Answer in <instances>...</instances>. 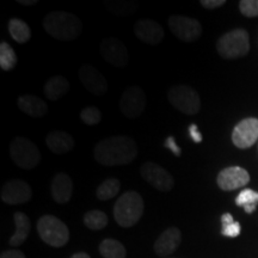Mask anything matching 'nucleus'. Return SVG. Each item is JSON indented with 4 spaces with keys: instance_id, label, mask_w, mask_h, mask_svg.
<instances>
[{
    "instance_id": "1",
    "label": "nucleus",
    "mask_w": 258,
    "mask_h": 258,
    "mask_svg": "<svg viewBox=\"0 0 258 258\" xmlns=\"http://www.w3.org/2000/svg\"><path fill=\"white\" fill-rule=\"evenodd\" d=\"M138 153L137 141L125 135L103 139L93 150L95 159L103 166L128 165L137 159Z\"/></svg>"
},
{
    "instance_id": "2",
    "label": "nucleus",
    "mask_w": 258,
    "mask_h": 258,
    "mask_svg": "<svg viewBox=\"0 0 258 258\" xmlns=\"http://www.w3.org/2000/svg\"><path fill=\"white\" fill-rule=\"evenodd\" d=\"M43 28L50 36L60 41H73L80 36L83 24L78 16L70 12L55 11L46 16Z\"/></svg>"
},
{
    "instance_id": "3",
    "label": "nucleus",
    "mask_w": 258,
    "mask_h": 258,
    "mask_svg": "<svg viewBox=\"0 0 258 258\" xmlns=\"http://www.w3.org/2000/svg\"><path fill=\"white\" fill-rule=\"evenodd\" d=\"M145 203L137 191H125L118 198L114 206V218L121 227H133L144 214Z\"/></svg>"
},
{
    "instance_id": "4",
    "label": "nucleus",
    "mask_w": 258,
    "mask_h": 258,
    "mask_svg": "<svg viewBox=\"0 0 258 258\" xmlns=\"http://www.w3.org/2000/svg\"><path fill=\"white\" fill-rule=\"evenodd\" d=\"M219 55L224 59H238L243 57L250 50L249 34L244 29H234L219 38L217 42Z\"/></svg>"
},
{
    "instance_id": "5",
    "label": "nucleus",
    "mask_w": 258,
    "mask_h": 258,
    "mask_svg": "<svg viewBox=\"0 0 258 258\" xmlns=\"http://www.w3.org/2000/svg\"><path fill=\"white\" fill-rule=\"evenodd\" d=\"M38 235L53 247H62L70 240V230L63 221L54 215H43L37 221Z\"/></svg>"
},
{
    "instance_id": "6",
    "label": "nucleus",
    "mask_w": 258,
    "mask_h": 258,
    "mask_svg": "<svg viewBox=\"0 0 258 258\" xmlns=\"http://www.w3.org/2000/svg\"><path fill=\"white\" fill-rule=\"evenodd\" d=\"M10 156L15 165L24 170L34 169L41 161V152L36 145L22 137L12 139L10 144Z\"/></svg>"
},
{
    "instance_id": "7",
    "label": "nucleus",
    "mask_w": 258,
    "mask_h": 258,
    "mask_svg": "<svg viewBox=\"0 0 258 258\" xmlns=\"http://www.w3.org/2000/svg\"><path fill=\"white\" fill-rule=\"evenodd\" d=\"M170 104L182 114L194 116L201 109V99L196 90L188 85H175L167 92Z\"/></svg>"
},
{
    "instance_id": "8",
    "label": "nucleus",
    "mask_w": 258,
    "mask_h": 258,
    "mask_svg": "<svg viewBox=\"0 0 258 258\" xmlns=\"http://www.w3.org/2000/svg\"><path fill=\"white\" fill-rule=\"evenodd\" d=\"M170 30L178 40L191 43L198 41L202 35V25L196 19L186 16L173 15L167 21Z\"/></svg>"
},
{
    "instance_id": "9",
    "label": "nucleus",
    "mask_w": 258,
    "mask_h": 258,
    "mask_svg": "<svg viewBox=\"0 0 258 258\" xmlns=\"http://www.w3.org/2000/svg\"><path fill=\"white\" fill-rule=\"evenodd\" d=\"M141 177L154 189L159 191H170L175 186V178L169 171L153 161H146L140 166Z\"/></svg>"
},
{
    "instance_id": "10",
    "label": "nucleus",
    "mask_w": 258,
    "mask_h": 258,
    "mask_svg": "<svg viewBox=\"0 0 258 258\" xmlns=\"http://www.w3.org/2000/svg\"><path fill=\"white\" fill-rule=\"evenodd\" d=\"M146 95L139 86H129L122 93L120 99V110L129 120H135L146 109Z\"/></svg>"
},
{
    "instance_id": "11",
    "label": "nucleus",
    "mask_w": 258,
    "mask_h": 258,
    "mask_svg": "<svg viewBox=\"0 0 258 258\" xmlns=\"http://www.w3.org/2000/svg\"><path fill=\"white\" fill-rule=\"evenodd\" d=\"M101 55L106 62L117 69H123L129 62V51L122 41L116 37H106L99 46Z\"/></svg>"
},
{
    "instance_id": "12",
    "label": "nucleus",
    "mask_w": 258,
    "mask_h": 258,
    "mask_svg": "<svg viewBox=\"0 0 258 258\" xmlns=\"http://www.w3.org/2000/svg\"><path fill=\"white\" fill-rule=\"evenodd\" d=\"M78 77L84 88L93 96H102L108 91L109 84L104 74L92 64H83L78 71Z\"/></svg>"
},
{
    "instance_id": "13",
    "label": "nucleus",
    "mask_w": 258,
    "mask_h": 258,
    "mask_svg": "<svg viewBox=\"0 0 258 258\" xmlns=\"http://www.w3.org/2000/svg\"><path fill=\"white\" fill-rule=\"evenodd\" d=\"M0 198L6 205H22V203L30 201L32 198V189L24 180L10 179L3 185Z\"/></svg>"
},
{
    "instance_id": "14",
    "label": "nucleus",
    "mask_w": 258,
    "mask_h": 258,
    "mask_svg": "<svg viewBox=\"0 0 258 258\" xmlns=\"http://www.w3.org/2000/svg\"><path fill=\"white\" fill-rule=\"evenodd\" d=\"M258 140V118L249 117L241 120L232 133V143L241 150L253 146Z\"/></svg>"
},
{
    "instance_id": "15",
    "label": "nucleus",
    "mask_w": 258,
    "mask_h": 258,
    "mask_svg": "<svg viewBox=\"0 0 258 258\" xmlns=\"http://www.w3.org/2000/svg\"><path fill=\"white\" fill-rule=\"evenodd\" d=\"M217 182L221 190L231 191L246 185L250 182V175L243 167L230 166L219 172Z\"/></svg>"
},
{
    "instance_id": "16",
    "label": "nucleus",
    "mask_w": 258,
    "mask_h": 258,
    "mask_svg": "<svg viewBox=\"0 0 258 258\" xmlns=\"http://www.w3.org/2000/svg\"><path fill=\"white\" fill-rule=\"evenodd\" d=\"M134 34L144 43L156 46L164 40L165 31L158 22L153 19H139L134 24Z\"/></svg>"
},
{
    "instance_id": "17",
    "label": "nucleus",
    "mask_w": 258,
    "mask_h": 258,
    "mask_svg": "<svg viewBox=\"0 0 258 258\" xmlns=\"http://www.w3.org/2000/svg\"><path fill=\"white\" fill-rule=\"evenodd\" d=\"M182 233L177 227H169L159 235L154 243V252L159 256H170L178 249Z\"/></svg>"
},
{
    "instance_id": "18",
    "label": "nucleus",
    "mask_w": 258,
    "mask_h": 258,
    "mask_svg": "<svg viewBox=\"0 0 258 258\" xmlns=\"http://www.w3.org/2000/svg\"><path fill=\"white\" fill-rule=\"evenodd\" d=\"M73 180L67 173H57L51 180L50 192L53 200L59 205L67 203L73 195Z\"/></svg>"
},
{
    "instance_id": "19",
    "label": "nucleus",
    "mask_w": 258,
    "mask_h": 258,
    "mask_svg": "<svg viewBox=\"0 0 258 258\" xmlns=\"http://www.w3.org/2000/svg\"><path fill=\"white\" fill-rule=\"evenodd\" d=\"M18 108L21 109L24 114L34 118H41L47 115L48 104L40 97L34 95H23L18 98L17 101Z\"/></svg>"
},
{
    "instance_id": "20",
    "label": "nucleus",
    "mask_w": 258,
    "mask_h": 258,
    "mask_svg": "<svg viewBox=\"0 0 258 258\" xmlns=\"http://www.w3.org/2000/svg\"><path fill=\"white\" fill-rule=\"evenodd\" d=\"M46 144L53 153L64 154L73 150L74 139L67 132L53 131L47 135Z\"/></svg>"
},
{
    "instance_id": "21",
    "label": "nucleus",
    "mask_w": 258,
    "mask_h": 258,
    "mask_svg": "<svg viewBox=\"0 0 258 258\" xmlns=\"http://www.w3.org/2000/svg\"><path fill=\"white\" fill-rule=\"evenodd\" d=\"M14 220L16 225V231L10 238L9 245L11 246H19L27 240L28 235L31 231V221L27 214L22 212H16L14 214Z\"/></svg>"
},
{
    "instance_id": "22",
    "label": "nucleus",
    "mask_w": 258,
    "mask_h": 258,
    "mask_svg": "<svg viewBox=\"0 0 258 258\" xmlns=\"http://www.w3.org/2000/svg\"><path fill=\"white\" fill-rule=\"evenodd\" d=\"M70 82L62 76H54L47 80L46 85H44L43 92L44 96L49 101H59L60 98L66 95L70 91Z\"/></svg>"
},
{
    "instance_id": "23",
    "label": "nucleus",
    "mask_w": 258,
    "mask_h": 258,
    "mask_svg": "<svg viewBox=\"0 0 258 258\" xmlns=\"http://www.w3.org/2000/svg\"><path fill=\"white\" fill-rule=\"evenodd\" d=\"M9 32L11 37L17 43H27L31 37V30L24 21L18 18H12L9 22Z\"/></svg>"
},
{
    "instance_id": "24",
    "label": "nucleus",
    "mask_w": 258,
    "mask_h": 258,
    "mask_svg": "<svg viewBox=\"0 0 258 258\" xmlns=\"http://www.w3.org/2000/svg\"><path fill=\"white\" fill-rule=\"evenodd\" d=\"M99 252L104 258H125L127 256L123 244L111 238H106L99 244Z\"/></svg>"
},
{
    "instance_id": "25",
    "label": "nucleus",
    "mask_w": 258,
    "mask_h": 258,
    "mask_svg": "<svg viewBox=\"0 0 258 258\" xmlns=\"http://www.w3.org/2000/svg\"><path fill=\"white\" fill-rule=\"evenodd\" d=\"M120 180L115 178V177H109V178L103 180L98 188H97V199L101 200V201H108V200H111L115 196H117V194L120 192Z\"/></svg>"
},
{
    "instance_id": "26",
    "label": "nucleus",
    "mask_w": 258,
    "mask_h": 258,
    "mask_svg": "<svg viewBox=\"0 0 258 258\" xmlns=\"http://www.w3.org/2000/svg\"><path fill=\"white\" fill-rule=\"evenodd\" d=\"M108 215L104 212L92 209L84 215V225L92 231H101L108 225Z\"/></svg>"
},
{
    "instance_id": "27",
    "label": "nucleus",
    "mask_w": 258,
    "mask_h": 258,
    "mask_svg": "<svg viewBox=\"0 0 258 258\" xmlns=\"http://www.w3.org/2000/svg\"><path fill=\"white\" fill-rule=\"evenodd\" d=\"M235 203L239 207H243L247 214L256 211L258 205V192L252 189H244L235 199Z\"/></svg>"
},
{
    "instance_id": "28",
    "label": "nucleus",
    "mask_w": 258,
    "mask_h": 258,
    "mask_svg": "<svg viewBox=\"0 0 258 258\" xmlns=\"http://www.w3.org/2000/svg\"><path fill=\"white\" fill-rule=\"evenodd\" d=\"M17 64V55H16L14 48L8 42L0 43V67L3 71L14 70Z\"/></svg>"
},
{
    "instance_id": "29",
    "label": "nucleus",
    "mask_w": 258,
    "mask_h": 258,
    "mask_svg": "<svg viewBox=\"0 0 258 258\" xmlns=\"http://www.w3.org/2000/svg\"><path fill=\"white\" fill-rule=\"evenodd\" d=\"M221 222H222V230L221 234L225 235V237L230 238H235L240 234L241 227L240 224L238 221L233 220V217L230 214V213H225L221 217Z\"/></svg>"
},
{
    "instance_id": "30",
    "label": "nucleus",
    "mask_w": 258,
    "mask_h": 258,
    "mask_svg": "<svg viewBox=\"0 0 258 258\" xmlns=\"http://www.w3.org/2000/svg\"><path fill=\"white\" fill-rule=\"evenodd\" d=\"M79 117L85 124L95 125L102 121V112L97 106H85L80 111Z\"/></svg>"
},
{
    "instance_id": "31",
    "label": "nucleus",
    "mask_w": 258,
    "mask_h": 258,
    "mask_svg": "<svg viewBox=\"0 0 258 258\" xmlns=\"http://www.w3.org/2000/svg\"><path fill=\"white\" fill-rule=\"evenodd\" d=\"M239 10L245 17H258V0H241Z\"/></svg>"
},
{
    "instance_id": "32",
    "label": "nucleus",
    "mask_w": 258,
    "mask_h": 258,
    "mask_svg": "<svg viewBox=\"0 0 258 258\" xmlns=\"http://www.w3.org/2000/svg\"><path fill=\"white\" fill-rule=\"evenodd\" d=\"M111 4V3H110ZM111 10L117 14V16H127L128 14H132V12L135 11V9L138 8L137 3H118L117 5L111 4Z\"/></svg>"
},
{
    "instance_id": "33",
    "label": "nucleus",
    "mask_w": 258,
    "mask_h": 258,
    "mask_svg": "<svg viewBox=\"0 0 258 258\" xmlns=\"http://www.w3.org/2000/svg\"><path fill=\"white\" fill-rule=\"evenodd\" d=\"M164 146H165V148H169L171 152L175 154L176 157H179L180 154H182V150H180L178 145L176 144V140L173 137L166 138L165 143H164Z\"/></svg>"
},
{
    "instance_id": "34",
    "label": "nucleus",
    "mask_w": 258,
    "mask_h": 258,
    "mask_svg": "<svg viewBox=\"0 0 258 258\" xmlns=\"http://www.w3.org/2000/svg\"><path fill=\"white\" fill-rule=\"evenodd\" d=\"M200 4H201L205 9L214 10L221 8L222 5L226 4V2L225 0H202V2H200Z\"/></svg>"
},
{
    "instance_id": "35",
    "label": "nucleus",
    "mask_w": 258,
    "mask_h": 258,
    "mask_svg": "<svg viewBox=\"0 0 258 258\" xmlns=\"http://www.w3.org/2000/svg\"><path fill=\"white\" fill-rule=\"evenodd\" d=\"M189 134H190V138L192 139L194 143H196V144L202 143V134L200 133L198 124L192 123L189 125Z\"/></svg>"
},
{
    "instance_id": "36",
    "label": "nucleus",
    "mask_w": 258,
    "mask_h": 258,
    "mask_svg": "<svg viewBox=\"0 0 258 258\" xmlns=\"http://www.w3.org/2000/svg\"><path fill=\"white\" fill-rule=\"evenodd\" d=\"M0 258H25V256L19 250H6L0 254Z\"/></svg>"
},
{
    "instance_id": "37",
    "label": "nucleus",
    "mask_w": 258,
    "mask_h": 258,
    "mask_svg": "<svg viewBox=\"0 0 258 258\" xmlns=\"http://www.w3.org/2000/svg\"><path fill=\"white\" fill-rule=\"evenodd\" d=\"M18 4L21 5H25V6H30V5H34L36 4V0H17Z\"/></svg>"
},
{
    "instance_id": "38",
    "label": "nucleus",
    "mask_w": 258,
    "mask_h": 258,
    "mask_svg": "<svg viewBox=\"0 0 258 258\" xmlns=\"http://www.w3.org/2000/svg\"><path fill=\"white\" fill-rule=\"evenodd\" d=\"M71 258H91L86 252H77L74 253Z\"/></svg>"
}]
</instances>
